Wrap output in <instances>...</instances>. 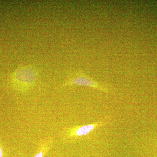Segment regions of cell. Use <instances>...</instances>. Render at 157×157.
<instances>
[{"mask_svg":"<svg viewBox=\"0 0 157 157\" xmlns=\"http://www.w3.org/2000/svg\"><path fill=\"white\" fill-rule=\"evenodd\" d=\"M3 151L2 149V147H1V144H0V157H3Z\"/></svg>","mask_w":157,"mask_h":157,"instance_id":"obj_4","label":"cell"},{"mask_svg":"<svg viewBox=\"0 0 157 157\" xmlns=\"http://www.w3.org/2000/svg\"><path fill=\"white\" fill-rule=\"evenodd\" d=\"M39 76V71L34 66L21 65L11 73V85L18 92L27 93L35 87Z\"/></svg>","mask_w":157,"mask_h":157,"instance_id":"obj_1","label":"cell"},{"mask_svg":"<svg viewBox=\"0 0 157 157\" xmlns=\"http://www.w3.org/2000/svg\"><path fill=\"white\" fill-rule=\"evenodd\" d=\"M73 85L92 88L106 94H108L109 93V89L107 87V85L95 81L81 70L70 74L67 80L62 85L61 87Z\"/></svg>","mask_w":157,"mask_h":157,"instance_id":"obj_3","label":"cell"},{"mask_svg":"<svg viewBox=\"0 0 157 157\" xmlns=\"http://www.w3.org/2000/svg\"><path fill=\"white\" fill-rule=\"evenodd\" d=\"M111 120V117L108 116L93 123L65 128L61 135L62 140L64 143L76 142L85 136L92 134L97 129L109 124Z\"/></svg>","mask_w":157,"mask_h":157,"instance_id":"obj_2","label":"cell"}]
</instances>
